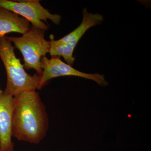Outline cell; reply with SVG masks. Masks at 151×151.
I'll return each instance as SVG.
<instances>
[{"mask_svg":"<svg viewBox=\"0 0 151 151\" xmlns=\"http://www.w3.org/2000/svg\"><path fill=\"white\" fill-rule=\"evenodd\" d=\"M48 127L45 106L36 90H27L14 96L12 137L38 144L45 137Z\"/></svg>","mask_w":151,"mask_h":151,"instance_id":"6da1fadb","label":"cell"},{"mask_svg":"<svg viewBox=\"0 0 151 151\" xmlns=\"http://www.w3.org/2000/svg\"><path fill=\"white\" fill-rule=\"evenodd\" d=\"M0 58L5 68L7 82L4 93L14 96L27 90L40 89L41 75L29 74L20 59L14 52V47L5 36H0Z\"/></svg>","mask_w":151,"mask_h":151,"instance_id":"7a4b0ae2","label":"cell"},{"mask_svg":"<svg viewBox=\"0 0 151 151\" xmlns=\"http://www.w3.org/2000/svg\"><path fill=\"white\" fill-rule=\"evenodd\" d=\"M45 31L32 26L21 37H6L20 52L23 57L25 69H34L41 75V59L49 52L50 43L45 38Z\"/></svg>","mask_w":151,"mask_h":151,"instance_id":"3957f363","label":"cell"},{"mask_svg":"<svg viewBox=\"0 0 151 151\" xmlns=\"http://www.w3.org/2000/svg\"><path fill=\"white\" fill-rule=\"evenodd\" d=\"M82 14L81 23L73 31L58 40H55L54 37L52 38L55 44L52 49V55L62 56L66 63L71 66L75 60L73 51L78 41L89 28L101 24L104 20L102 15L89 13L86 8L83 9Z\"/></svg>","mask_w":151,"mask_h":151,"instance_id":"277c9868","label":"cell"},{"mask_svg":"<svg viewBox=\"0 0 151 151\" xmlns=\"http://www.w3.org/2000/svg\"><path fill=\"white\" fill-rule=\"evenodd\" d=\"M0 7L13 12L27 20L32 26L45 31L48 29L49 25L43 21L47 22V20L49 19L58 25L60 23L62 18L60 15L50 13L38 0H0Z\"/></svg>","mask_w":151,"mask_h":151,"instance_id":"5b68a950","label":"cell"},{"mask_svg":"<svg viewBox=\"0 0 151 151\" xmlns=\"http://www.w3.org/2000/svg\"><path fill=\"white\" fill-rule=\"evenodd\" d=\"M51 57V58H48L44 56L41 59L42 73L41 75V84L42 87L50 79L64 76H78L87 78L95 81L102 86H106L108 84L103 75L98 73L91 74L81 72L63 62L60 57Z\"/></svg>","mask_w":151,"mask_h":151,"instance_id":"8992f818","label":"cell"},{"mask_svg":"<svg viewBox=\"0 0 151 151\" xmlns=\"http://www.w3.org/2000/svg\"><path fill=\"white\" fill-rule=\"evenodd\" d=\"M14 97L0 93V151H14L12 141Z\"/></svg>","mask_w":151,"mask_h":151,"instance_id":"52a82bcc","label":"cell"},{"mask_svg":"<svg viewBox=\"0 0 151 151\" xmlns=\"http://www.w3.org/2000/svg\"><path fill=\"white\" fill-rule=\"evenodd\" d=\"M27 20L12 11L0 7V36L16 32L23 35L30 27Z\"/></svg>","mask_w":151,"mask_h":151,"instance_id":"ba28073f","label":"cell"},{"mask_svg":"<svg viewBox=\"0 0 151 151\" xmlns=\"http://www.w3.org/2000/svg\"><path fill=\"white\" fill-rule=\"evenodd\" d=\"M3 92V91H2V90H0V93H1V92Z\"/></svg>","mask_w":151,"mask_h":151,"instance_id":"9c48e42d","label":"cell"},{"mask_svg":"<svg viewBox=\"0 0 151 151\" xmlns=\"http://www.w3.org/2000/svg\"><path fill=\"white\" fill-rule=\"evenodd\" d=\"M0 68H1V63H0Z\"/></svg>","mask_w":151,"mask_h":151,"instance_id":"30bf717a","label":"cell"}]
</instances>
